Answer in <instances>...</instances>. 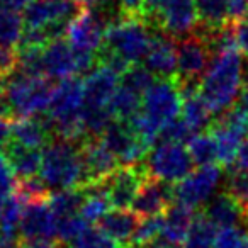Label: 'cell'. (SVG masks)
I'll list each match as a JSON object with an SVG mask.
<instances>
[{
    "label": "cell",
    "instance_id": "obj_1",
    "mask_svg": "<svg viewBox=\"0 0 248 248\" xmlns=\"http://www.w3.org/2000/svg\"><path fill=\"white\" fill-rule=\"evenodd\" d=\"M243 58L238 46L213 53L209 68L199 83V92L214 117L234 106L243 89Z\"/></svg>",
    "mask_w": 248,
    "mask_h": 248
},
{
    "label": "cell",
    "instance_id": "obj_2",
    "mask_svg": "<svg viewBox=\"0 0 248 248\" xmlns=\"http://www.w3.org/2000/svg\"><path fill=\"white\" fill-rule=\"evenodd\" d=\"M39 179L49 192L83 189L82 143L63 138H53L41 152Z\"/></svg>",
    "mask_w": 248,
    "mask_h": 248
},
{
    "label": "cell",
    "instance_id": "obj_3",
    "mask_svg": "<svg viewBox=\"0 0 248 248\" xmlns=\"http://www.w3.org/2000/svg\"><path fill=\"white\" fill-rule=\"evenodd\" d=\"M152 29L143 16L119 14L107 28L106 41L100 51L123 60L129 66L140 65L152 45L155 34Z\"/></svg>",
    "mask_w": 248,
    "mask_h": 248
},
{
    "label": "cell",
    "instance_id": "obj_4",
    "mask_svg": "<svg viewBox=\"0 0 248 248\" xmlns=\"http://www.w3.org/2000/svg\"><path fill=\"white\" fill-rule=\"evenodd\" d=\"M83 80L78 77L65 78L55 85L46 117L51 123L55 138L70 141H85L82 126Z\"/></svg>",
    "mask_w": 248,
    "mask_h": 248
},
{
    "label": "cell",
    "instance_id": "obj_5",
    "mask_svg": "<svg viewBox=\"0 0 248 248\" xmlns=\"http://www.w3.org/2000/svg\"><path fill=\"white\" fill-rule=\"evenodd\" d=\"M2 90L7 100L9 112L14 119L38 117L48 112L55 87L43 75H28L16 70L2 78Z\"/></svg>",
    "mask_w": 248,
    "mask_h": 248
},
{
    "label": "cell",
    "instance_id": "obj_6",
    "mask_svg": "<svg viewBox=\"0 0 248 248\" xmlns=\"http://www.w3.org/2000/svg\"><path fill=\"white\" fill-rule=\"evenodd\" d=\"M109 7L110 4L95 9H80L78 14L68 22L65 39L77 53L97 58L106 41L107 28L117 17Z\"/></svg>",
    "mask_w": 248,
    "mask_h": 248
},
{
    "label": "cell",
    "instance_id": "obj_7",
    "mask_svg": "<svg viewBox=\"0 0 248 248\" xmlns=\"http://www.w3.org/2000/svg\"><path fill=\"white\" fill-rule=\"evenodd\" d=\"M140 112L156 126L162 135V129L179 119L182 112V89L179 78H156L143 95Z\"/></svg>",
    "mask_w": 248,
    "mask_h": 248
},
{
    "label": "cell",
    "instance_id": "obj_8",
    "mask_svg": "<svg viewBox=\"0 0 248 248\" xmlns=\"http://www.w3.org/2000/svg\"><path fill=\"white\" fill-rule=\"evenodd\" d=\"M148 175L175 186L192 172L194 162L186 145L158 141L145 160Z\"/></svg>",
    "mask_w": 248,
    "mask_h": 248
},
{
    "label": "cell",
    "instance_id": "obj_9",
    "mask_svg": "<svg viewBox=\"0 0 248 248\" xmlns=\"http://www.w3.org/2000/svg\"><path fill=\"white\" fill-rule=\"evenodd\" d=\"M73 0H32L24 11V29L46 31L53 39L65 36L68 22L78 14Z\"/></svg>",
    "mask_w": 248,
    "mask_h": 248
},
{
    "label": "cell",
    "instance_id": "obj_10",
    "mask_svg": "<svg viewBox=\"0 0 248 248\" xmlns=\"http://www.w3.org/2000/svg\"><path fill=\"white\" fill-rule=\"evenodd\" d=\"M223 169L217 163L197 167L184 180L173 186V202H179L189 209L196 211L211 201L214 190L221 184Z\"/></svg>",
    "mask_w": 248,
    "mask_h": 248
},
{
    "label": "cell",
    "instance_id": "obj_11",
    "mask_svg": "<svg viewBox=\"0 0 248 248\" xmlns=\"http://www.w3.org/2000/svg\"><path fill=\"white\" fill-rule=\"evenodd\" d=\"M207 41L197 32L180 39L177 46V78L180 83H201L211 63Z\"/></svg>",
    "mask_w": 248,
    "mask_h": 248
},
{
    "label": "cell",
    "instance_id": "obj_12",
    "mask_svg": "<svg viewBox=\"0 0 248 248\" xmlns=\"http://www.w3.org/2000/svg\"><path fill=\"white\" fill-rule=\"evenodd\" d=\"M48 199L26 202L21 226H19V238L22 245L53 243L58 240L56 217L49 207Z\"/></svg>",
    "mask_w": 248,
    "mask_h": 248
},
{
    "label": "cell",
    "instance_id": "obj_13",
    "mask_svg": "<svg viewBox=\"0 0 248 248\" xmlns=\"http://www.w3.org/2000/svg\"><path fill=\"white\" fill-rule=\"evenodd\" d=\"M145 163L138 165H121L109 179L104 182L112 209L126 211L133 206L140 189L148 179Z\"/></svg>",
    "mask_w": 248,
    "mask_h": 248
},
{
    "label": "cell",
    "instance_id": "obj_14",
    "mask_svg": "<svg viewBox=\"0 0 248 248\" xmlns=\"http://www.w3.org/2000/svg\"><path fill=\"white\" fill-rule=\"evenodd\" d=\"M100 140L114 153L119 165L145 163L146 156L152 150L135 135V131L128 123H121L116 119L109 124V128L106 129Z\"/></svg>",
    "mask_w": 248,
    "mask_h": 248
},
{
    "label": "cell",
    "instance_id": "obj_15",
    "mask_svg": "<svg viewBox=\"0 0 248 248\" xmlns=\"http://www.w3.org/2000/svg\"><path fill=\"white\" fill-rule=\"evenodd\" d=\"M82 163L85 179L83 189L104 184L121 167L114 153L104 145L100 138L85 140L82 143Z\"/></svg>",
    "mask_w": 248,
    "mask_h": 248
},
{
    "label": "cell",
    "instance_id": "obj_16",
    "mask_svg": "<svg viewBox=\"0 0 248 248\" xmlns=\"http://www.w3.org/2000/svg\"><path fill=\"white\" fill-rule=\"evenodd\" d=\"M121 83V75L104 65H97L83 78V109H109Z\"/></svg>",
    "mask_w": 248,
    "mask_h": 248
},
{
    "label": "cell",
    "instance_id": "obj_17",
    "mask_svg": "<svg viewBox=\"0 0 248 248\" xmlns=\"http://www.w3.org/2000/svg\"><path fill=\"white\" fill-rule=\"evenodd\" d=\"M172 204L173 186L162 182L158 179H153V177H148L140 189L138 196H136L135 202L131 206V211L143 219V217L162 216Z\"/></svg>",
    "mask_w": 248,
    "mask_h": 248
},
{
    "label": "cell",
    "instance_id": "obj_18",
    "mask_svg": "<svg viewBox=\"0 0 248 248\" xmlns=\"http://www.w3.org/2000/svg\"><path fill=\"white\" fill-rule=\"evenodd\" d=\"M53 138H55V133H53L51 123L45 114L38 117L12 119L11 141L17 143V145L43 152Z\"/></svg>",
    "mask_w": 248,
    "mask_h": 248
},
{
    "label": "cell",
    "instance_id": "obj_19",
    "mask_svg": "<svg viewBox=\"0 0 248 248\" xmlns=\"http://www.w3.org/2000/svg\"><path fill=\"white\" fill-rule=\"evenodd\" d=\"M145 68L155 78L177 77V46L173 38L155 31L150 49L145 56Z\"/></svg>",
    "mask_w": 248,
    "mask_h": 248
},
{
    "label": "cell",
    "instance_id": "obj_20",
    "mask_svg": "<svg viewBox=\"0 0 248 248\" xmlns=\"http://www.w3.org/2000/svg\"><path fill=\"white\" fill-rule=\"evenodd\" d=\"M182 89V112L180 119L190 128L194 135L204 133L211 128L214 114L204 102L199 92V83H180Z\"/></svg>",
    "mask_w": 248,
    "mask_h": 248
},
{
    "label": "cell",
    "instance_id": "obj_21",
    "mask_svg": "<svg viewBox=\"0 0 248 248\" xmlns=\"http://www.w3.org/2000/svg\"><path fill=\"white\" fill-rule=\"evenodd\" d=\"M202 213L216 230L248 224V209L233 199L226 190L211 199Z\"/></svg>",
    "mask_w": 248,
    "mask_h": 248
},
{
    "label": "cell",
    "instance_id": "obj_22",
    "mask_svg": "<svg viewBox=\"0 0 248 248\" xmlns=\"http://www.w3.org/2000/svg\"><path fill=\"white\" fill-rule=\"evenodd\" d=\"M209 133L213 135L214 143H216L217 165L224 167L228 170L233 169L238 152H240V146L243 143V138L247 136V133L234 128L231 124L224 123L219 117H214Z\"/></svg>",
    "mask_w": 248,
    "mask_h": 248
},
{
    "label": "cell",
    "instance_id": "obj_23",
    "mask_svg": "<svg viewBox=\"0 0 248 248\" xmlns=\"http://www.w3.org/2000/svg\"><path fill=\"white\" fill-rule=\"evenodd\" d=\"M140 221L141 217L136 216L133 211L112 209L97 223V226L123 248H129Z\"/></svg>",
    "mask_w": 248,
    "mask_h": 248
},
{
    "label": "cell",
    "instance_id": "obj_24",
    "mask_svg": "<svg viewBox=\"0 0 248 248\" xmlns=\"http://www.w3.org/2000/svg\"><path fill=\"white\" fill-rule=\"evenodd\" d=\"M194 219H196V213L192 209L179 202H173L163 214V228L160 236L179 247H186Z\"/></svg>",
    "mask_w": 248,
    "mask_h": 248
},
{
    "label": "cell",
    "instance_id": "obj_25",
    "mask_svg": "<svg viewBox=\"0 0 248 248\" xmlns=\"http://www.w3.org/2000/svg\"><path fill=\"white\" fill-rule=\"evenodd\" d=\"M199 21V34L211 36L230 28L228 0H194Z\"/></svg>",
    "mask_w": 248,
    "mask_h": 248
},
{
    "label": "cell",
    "instance_id": "obj_26",
    "mask_svg": "<svg viewBox=\"0 0 248 248\" xmlns=\"http://www.w3.org/2000/svg\"><path fill=\"white\" fill-rule=\"evenodd\" d=\"M2 156L9 163V167L12 169L17 180H26L39 175L41 152H38V150H29L26 146H21L17 143L11 141Z\"/></svg>",
    "mask_w": 248,
    "mask_h": 248
},
{
    "label": "cell",
    "instance_id": "obj_27",
    "mask_svg": "<svg viewBox=\"0 0 248 248\" xmlns=\"http://www.w3.org/2000/svg\"><path fill=\"white\" fill-rule=\"evenodd\" d=\"M141 93L119 83V89H117L116 95L112 97V100L109 104V110L112 114V119L121 121V123H129L141 110Z\"/></svg>",
    "mask_w": 248,
    "mask_h": 248
},
{
    "label": "cell",
    "instance_id": "obj_28",
    "mask_svg": "<svg viewBox=\"0 0 248 248\" xmlns=\"http://www.w3.org/2000/svg\"><path fill=\"white\" fill-rule=\"evenodd\" d=\"M110 201L107 196V190L104 184L99 186H92L85 189V199L82 204V211L80 216L83 217L87 224L99 223L104 216L110 211Z\"/></svg>",
    "mask_w": 248,
    "mask_h": 248
},
{
    "label": "cell",
    "instance_id": "obj_29",
    "mask_svg": "<svg viewBox=\"0 0 248 248\" xmlns=\"http://www.w3.org/2000/svg\"><path fill=\"white\" fill-rule=\"evenodd\" d=\"M187 150L192 158L194 165L206 167L217 163V153H216V143L211 133H197L187 143Z\"/></svg>",
    "mask_w": 248,
    "mask_h": 248
},
{
    "label": "cell",
    "instance_id": "obj_30",
    "mask_svg": "<svg viewBox=\"0 0 248 248\" xmlns=\"http://www.w3.org/2000/svg\"><path fill=\"white\" fill-rule=\"evenodd\" d=\"M24 34V17L19 12L0 9V45L17 49Z\"/></svg>",
    "mask_w": 248,
    "mask_h": 248
},
{
    "label": "cell",
    "instance_id": "obj_31",
    "mask_svg": "<svg viewBox=\"0 0 248 248\" xmlns=\"http://www.w3.org/2000/svg\"><path fill=\"white\" fill-rule=\"evenodd\" d=\"M68 248H123L119 243L109 238L99 226H87L73 241H70Z\"/></svg>",
    "mask_w": 248,
    "mask_h": 248
},
{
    "label": "cell",
    "instance_id": "obj_32",
    "mask_svg": "<svg viewBox=\"0 0 248 248\" xmlns=\"http://www.w3.org/2000/svg\"><path fill=\"white\" fill-rule=\"evenodd\" d=\"M163 228V214L162 216H153V217H143L138 224L135 236H133L131 247L129 248H145L152 241L162 234Z\"/></svg>",
    "mask_w": 248,
    "mask_h": 248
},
{
    "label": "cell",
    "instance_id": "obj_33",
    "mask_svg": "<svg viewBox=\"0 0 248 248\" xmlns=\"http://www.w3.org/2000/svg\"><path fill=\"white\" fill-rule=\"evenodd\" d=\"M213 248H248V224L217 230Z\"/></svg>",
    "mask_w": 248,
    "mask_h": 248
},
{
    "label": "cell",
    "instance_id": "obj_34",
    "mask_svg": "<svg viewBox=\"0 0 248 248\" xmlns=\"http://www.w3.org/2000/svg\"><path fill=\"white\" fill-rule=\"evenodd\" d=\"M226 192L248 209V172L238 169L228 170Z\"/></svg>",
    "mask_w": 248,
    "mask_h": 248
},
{
    "label": "cell",
    "instance_id": "obj_35",
    "mask_svg": "<svg viewBox=\"0 0 248 248\" xmlns=\"http://www.w3.org/2000/svg\"><path fill=\"white\" fill-rule=\"evenodd\" d=\"M16 187H17V179L14 172L4 156H0V216H2L7 199L16 192Z\"/></svg>",
    "mask_w": 248,
    "mask_h": 248
},
{
    "label": "cell",
    "instance_id": "obj_36",
    "mask_svg": "<svg viewBox=\"0 0 248 248\" xmlns=\"http://www.w3.org/2000/svg\"><path fill=\"white\" fill-rule=\"evenodd\" d=\"M194 136V133L190 131V128L184 123L182 119H175L173 123H170L169 126L162 129V135H160L158 141H169V143H189V140Z\"/></svg>",
    "mask_w": 248,
    "mask_h": 248
},
{
    "label": "cell",
    "instance_id": "obj_37",
    "mask_svg": "<svg viewBox=\"0 0 248 248\" xmlns=\"http://www.w3.org/2000/svg\"><path fill=\"white\" fill-rule=\"evenodd\" d=\"M19 66V55L16 48L0 45V78L12 75Z\"/></svg>",
    "mask_w": 248,
    "mask_h": 248
},
{
    "label": "cell",
    "instance_id": "obj_38",
    "mask_svg": "<svg viewBox=\"0 0 248 248\" xmlns=\"http://www.w3.org/2000/svg\"><path fill=\"white\" fill-rule=\"evenodd\" d=\"M231 26L241 22L248 16V0H228Z\"/></svg>",
    "mask_w": 248,
    "mask_h": 248
},
{
    "label": "cell",
    "instance_id": "obj_39",
    "mask_svg": "<svg viewBox=\"0 0 248 248\" xmlns=\"http://www.w3.org/2000/svg\"><path fill=\"white\" fill-rule=\"evenodd\" d=\"M119 14L126 16H143V4L145 0H112Z\"/></svg>",
    "mask_w": 248,
    "mask_h": 248
},
{
    "label": "cell",
    "instance_id": "obj_40",
    "mask_svg": "<svg viewBox=\"0 0 248 248\" xmlns=\"http://www.w3.org/2000/svg\"><path fill=\"white\" fill-rule=\"evenodd\" d=\"M170 2H172V0H145V4H143V17H145L150 24Z\"/></svg>",
    "mask_w": 248,
    "mask_h": 248
},
{
    "label": "cell",
    "instance_id": "obj_41",
    "mask_svg": "<svg viewBox=\"0 0 248 248\" xmlns=\"http://www.w3.org/2000/svg\"><path fill=\"white\" fill-rule=\"evenodd\" d=\"M234 28V38H236L238 49L245 55H248V16L241 22L233 26Z\"/></svg>",
    "mask_w": 248,
    "mask_h": 248
},
{
    "label": "cell",
    "instance_id": "obj_42",
    "mask_svg": "<svg viewBox=\"0 0 248 248\" xmlns=\"http://www.w3.org/2000/svg\"><path fill=\"white\" fill-rule=\"evenodd\" d=\"M11 126L12 121L5 116H0V156L4 155L5 148L11 143Z\"/></svg>",
    "mask_w": 248,
    "mask_h": 248
},
{
    "label": "cell",
    "instance_id": "obj_43",
    "mask_svg": "<svg viewBox=\"0 0 248 248\" xmlns=\"http://www.w3.org/2000/svg\"><path fill=\"white\" fill-rule=\"evenodd\" d=\"M233 169L245 170V172H248V136H247V140H243V143H241L240 152H238L236 162H234Z\"/></svg>",
    "mask_w": 248,
    "mask_h": 248
},
{
    "label": "cell",
    "instance_id": "obj_44",
    "mask_svg": "<svg viewBox=\"0 0 248 248\" xmlns=\"http://www.w3.org/2000/svg\"><path fill=\"white\" fill-rule=\"evenodd\" d=\"M32 0H0V9H7V11L21 12L29 7Z\"/></svg>",
    "mask_w": 248,
    "mask_h": 248
},
{
    "label": "cell",
    "instance_id": "obj_45",
    "mask_svg": "<svg viewBox=\"0 0 248 248\" xmlns=\"http://www.w3.org/2000/svg\"><path fill=\"white\" fill-rule=\"evenodd\" d=\"M80 9H95L106 5L109 0H73Z\"/></svg>",
    "mask_w": 248,
    "mask_h": 248
}]
</instances>
